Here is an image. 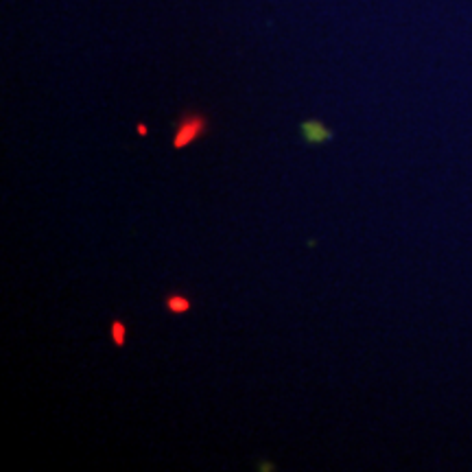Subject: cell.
<instances>
[{
	"instance_id": "6da1fadb",
	"label": "cell",
	"mask_w": 472,
	"mask_h": 472,
	"mask_svg": "<svg viewBox=\"0 0 472 472\" xmlns=\"http://www.w3.org/2000/svg\"><path fill=\"white\" fill-rule=\"evenodd\" d=\"M206 129H208V118H206L204 114H197V112L182 114L180 120H177L175 136H173V147L184 149V147L193 145L197 138L206 134Z\"/></svg>"
},
{
	"instance_id": "7a4b0ae2",
	"label": "cell",
	"mask_w": 472,
	"mask_h": 472,
	"mask_svg": "<svg viewBox=\"0 0 472 472\" xmlns=\"http://www.w3.org/2000/svg\"><path fill=\"white\" fill-rule=\"evenodd\" d=\"M300 136L306 145H328L335 138V131L317 118H308L300 125Z\"/></svg>"
},
{
	"instance_id": "3957f363",
	"label": "cell",
	"mask_w": 472,
	"mask_h": 472,
	"mask_svg": "<svg viewBox=\"0 0 472 472\" xmlns=\"http://www.w3.org/2000/svg\"><path fill=\"white\" fill-rule=\"evenodd\" d=\"M166 308H169L171 313H186V310L191 308V302H188V297L173 293V295L166 297Z\"/></svg>"
},
{
	"instance_id": "277c9868",
	"label": "cell",
	"mask_w": 472,
	"mask_h": 472,
	"mask_svg": "<svg viewBox=\"0 0 472 472\" xmlns=\"http://www.w3.org/2000/svg\"><path fill=\"white\" fill-rule=\"evenodd\" d=\"M125 335H127V328H125L123 321H120V319L112 321V339H114V343H116L118 348H123V345H125Z\"/></svg>"
},
{
	"instance_id": "5b68a950",
	"label": "cell",
	"mask_w": 472,
	"mask_h": 472,
	"mask_svg": "<svg viewBox=\"0 0 472 472\" xmlns=\"http://www.w3.org/2000/svg\"><path fill=\"white\" fill-rule=\"evenodd\" d=\"M258 470H275V466L269 464V462H262L260 466H258Z\"/></svg>"
},
{
	"instance_id": "8992f818",
	"label": "cell",
	"mask_w": 472,
	"mask_h": 472,
	"mask_svg": "<svg viewBox=\"0 0 472 472\" xmlns=\"http://www.w3.org/2000/svg\"><path fill=\"white\" fill-rule=\"evenodd\" d=\"M138 134H140V136H147V134H149V129H147V125H145V123L138 125Z\"/></svg>"
}]
</instances>
